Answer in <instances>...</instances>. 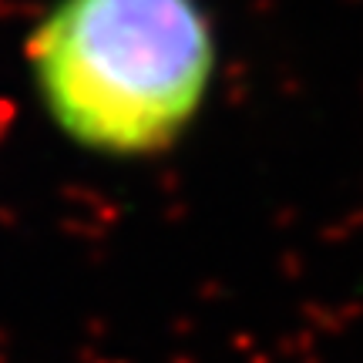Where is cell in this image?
<instances>
[{
    "label": "cell",
    "mask_w": 363,
    "mask_h": 363,
    "mask_svg": "<svg viewBox=\"0 0 363 363\" xmlns=\"http://www.w3.org/2000/svg\"><path fill=\"white\" fill-rule=\"evenodd\" d=\"M24 61L44 118L111 162L172 152L206 111L219 40L202 0H54Z\"/></svg>",
    "instance_id": "cell-1"
}]
</instances>
